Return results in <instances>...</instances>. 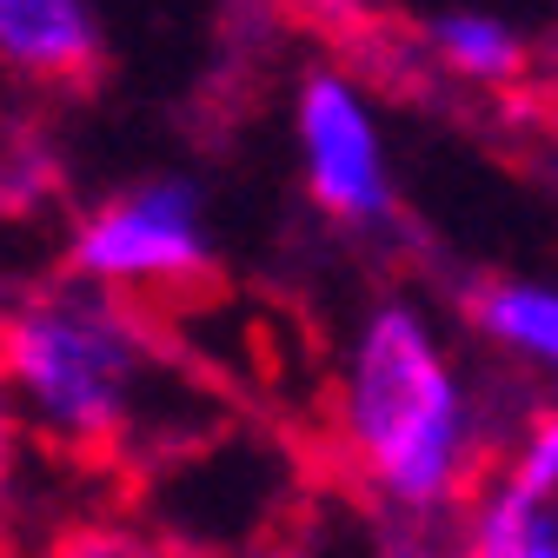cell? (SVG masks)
I'll return each instance as SVG.
<instances>
[{"instance_id": "7a4b0ae2", "label": "cell", "mask_w": 558, "mask_h": 558, "mask_svg": "<svg viewBox=\"0 0 558 558\" xmlns=\"http://www.w3.org/2000/svg\"><path fill=\"white\" fill-rule=\"evenodd\" d=\"M160 373L167 360L147 306L120 293L60 279L0 313V379L21 433H40L60 452L126 446L147 426Z\"/></svg>"}, {"instance_id": "8992f818", "label": "cell", "mask_w": 558, "mask_h": 558, "mask_svg": "<svg viewBox=\"0 0 558 558\" xmlns=\"http://www.w3.org/2000/svg\"><path fill=\"white\" fill-rule=\"evenodd\" d=\"M107 53V21L87 0H0V66L14 81H81Z\"/></svg>"}, {"instance_id": "6da1fadb", "label": "cell", "mask_w": 558, "mask_h": 558, "mask_svg": "<svg viewBox=\"0 0 558 558\" xmlns=\"http://www.w3.org/2000/svg\"><path fill=\"white\" fill-rule=\"evenodd\" d=\"M332 426L353 478L405 525H452L485 459L506 446L499 418L418 300L366 306L339 360Z\"/></svg>"}, {"instance_id": "7c38bea8", "label": "cell", "mask_w": 558, "mask_h": 558, "mask_svg": "<svg viewBox=\"0 0 558 558\" xmlns=\"http://www.w3.org/2000/svg\"><path fill=\"white\" fill-rule=\"evenodd\" d=\"M21 446H27V433H21V412H14V399H8V379H0V499L14 493Z\"/></svg>"}, {"instance_id": "9c48e42d", "label": "cell", "mask_w": 558, "mask_h": 558, "mask_svg": "<svg viewBox=\"0 0 558 558\" xmlns=\"http://www.w3.org/2000/svg\"><path fill=\"white\" fill-rule=\"evenodd\" d=\"M47 558H199V551L140 519H81L47 545Z\"/></svg>"}, {"instance_id": "277c9868", "label": "cell", "mask_w": 558, "mask_h": 558, "mask_svg": "<svg viewBox=\"0 0 558 558\" xmlns=\"http://www.w3.org/2000/svg\"><path fill=\"white\" fill-rule=\"evenodd\" d=\"M293 147L313 206L339 227H386L399 214V180L373 94L345 66H313L293 87Z\"/></svg>"}, {"instance_id": "5b68a950", "label": "cell", "mask_w": 558, "mask_h": 558, "mask_svg": "<svg viewBox=\"0 0 558 558\" xmlns=\"http://www.w3.org/2000/svg\"><path fill=\"white\" fill-rule=\"evenodd\" d=\"M452 558H558V418L538 405L446 525Z\"/></svg>"}, {"instance_id": "30bf717a", "label": "cell", "mask_w": 558, "mask_h": 558, "mask_svg": "<svg viewBox=\"0 0 558 558\" xmlns=\"http://www.w3.org/2000/svg\"><path fill=\"white\" fill-rule=\"evenodd\" d=\"M60 193V154L40 133H14L0 140V220H27L47 214Z\"/></svg>"}, {"instance_id": "52a82bcc", "label": "cell", "mask_w": 558, "mask_h": 558, "mask_svg": "<svg viewBox=\"0 0 558 558\" xmlns=\"http://www.w3.org/2000/svg\"><path fill=\"white\" fill-rule=\"evenodd\" d=\"M465 319L512 366H532V373L558 366V287L551 279H538V272L478 279V287L465 293Z\"/></svg>"}, {"instance_id": "ba28073f", "label": "cell", "mask_w": 558, "mask_h": 558, "mask_svg": "<svg viewBox=\"0 0 558 558\" xmlns=\"http://www.w3.org/2000/svg\"><path fill=\"white\" fill-rule=\"evenodd\" d=\"M418 40L465 87H519L532 74V34L493 8H439L426 14Z\"/></svg>"}, {"instance_id": "8fae6325", "label": "cell", "mask_w": 558, "mask_h": 558, "mask_svg": "<svg viewBox=\"0 0 558 558\" xmlns=\"http://www.w3.org/2000/svg\"><path fill=\"white\" fill-rule=\"evenodd\" d=\"M379 558H452V538H446V525L386 519V525H379Z\"/></svg>"}, {"instance_id": "3957f363", "label": "cell", "mask_w": 558, "mask_h": 558, "mask_svg": "<svg viewBox=\"0 0 558 558\" xmlns=\"http://www.w3.org/2000/svg\"><path fill=\"white\" fill-rule=\"evenodd\" d=\"M214 272V220L206 193L186 173H147L107 193L74 227V279L120 300H154L199 287Z\"/></svg>"}]
</instances>
